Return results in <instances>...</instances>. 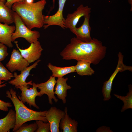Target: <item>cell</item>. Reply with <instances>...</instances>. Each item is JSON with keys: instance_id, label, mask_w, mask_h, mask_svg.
Returning a JSON list of instances; mask_svg holds the SVG:
<instances>
[{"instance_id": "cell-1", "label": "cell", "mask_w": 132, "mask_h": 132, "mask_svg": "<svg viewBox=\"0 0 132 132\" xmlns=\"http://www.w3.org/2000/svg\"><path fill=\"white\" fill-rule=\"evenodd\" d=\"M106 49L102 42L97 39L84 42L74 37L60 52V55L66 60L83 61L96 65L105 56Z\"/></svg>"}, {"instance_id": "cell-2", "label": "cell", "mask_w": 132, "mask_h": 132, "mask_svg": "<svg viewBox=\"0 0 132 132\" xmlns=\"http://www.w3.org/2000/svg\"><path fill=\"white\" fill-rule=\"evenodd\" d=\"M46 2V0H40L31 4L19 2L14 4L12 9L29 29L39 28L44 25V15L43 14V11Z\"/></svg>"}, {"instance_id": "cell-3", "label": "cell", "mask_w": 132, "mask_h": 132, "mask_svg": "<svg viewBox=\"0 0 132 132\" xmlns=\"http://www.w3.org/2000/svg\"><path fill=\"white\" fill-rule=\"evenodd\" d=\"M6 96L12 101L14 105L16 115V122L13 132L15 131L23 123L32 120H41L47 122L45 115L46 111H37L26 107L17 97L16 92L11 88L6 92Z\"/></svg>"}, {"instance_id": "cell-4", "label": "cell", "mask_w": 132, "mask_h": 132, "mask_svg": "<svg viewBox=\"0 0 132 132\" xmlns=\"http://www.w3.org/2000/svg\"><path fill=\"white\" fill-rule=\"evenodd\" d=\"M13 16L15 29L11 37L12 42L19 38H23L30 43L37 41L40 36L39 32L36 30L32 31L29 29L25 25L20 16L15 12Z\"/></svg>"}, {"instance_id": "cell-5", "label": "cell", "mask_w": 132, "mask_h": 132, "mask_svg": "<svg viewBox=\"0 0 132 132\" xmlns=\"http://www.w3.org/2000/svg\"><path fill=\"white\" fill-rule=\"evenodd\" d=\"M118 61L116 68L109 79L105 82L102 88V93L104 101L109 100L111 98V93L112 90V86L113 80L118 73L126 70L132 72V67L125 65L123 62L124 56L120 52L118 54Z\"/></svg>"}, {"instance_id": "cell-6", "label": "cell", "mask_w": 132, "mask_h": 132, "mask_svg": "<svg viewBox=\"0 0 132 132\" xmlns=\"http://www.w3.org/2000/svg\"><path fill=\"white\" fill-rule=\"evenodd\" d=\"M91 8L88 6L80 5L76 10L71 13H68L65 19L64 22L66 28H68L74 34L76 25L80 18L90 14Z\"/></svg>"}, {"instance_id": "cell-7", "label": "cell", "mask_w": 132, "mask_h": 132, "mask_svg": "<svg viewBox=\"0 0 132 132\" xmlns=\"http://www.w3.org/2000/svg\"><path fill=\"white\" fill-rule=\"evenodd\" d=\"M33 87L29 88L30 86L29 85H25L19 86L16 88H19L21 91L20 96H18V98L24 104L27 103L30 107L32 106L37 109L39 108L36 104L35 99L36 97H41V95L37 90V88L33 85Z\"/></svg>"}, {"instance_id": "cell-8", "label": "cell", "mask_w": 132, "mask_h": 132, "mask_svg": "<svg viewBox=\"0 0 132 132\" xmlns=\"http://www.w3.org/2000/svg\"><path fill=\"white\" fill-rule=\"evenodd\" d=\"M14 43L22 56L29 63L39 60L41 57L43 49L38 41L31 43L29 46L24 49L19 47L17 41Z\"/></svg>"}, {"instance_id": "cell-9", "label": "cell", "mask_w": 132, "mask_h": 132, "mask_svg": "<svg viewBox=\"0 0 132 132\" xmlns=\"http://www.w3.org/2000/svg\"><path fill=\"white\" fill-rule=\"evenodd\" d=\"M67 0H58V9L55 14L50 16H44V29L52 25H57L64 29L66 28L64 22L65 18L63 15L64 5Z\"/></svg>"}, {"instance_id": "cell-10", "label": "cell", "mask_w": 132, "mask_h": 132, "mask_svg": "<svg viewBox=\"0 0 132 132\" xmlns=\"http://www.w3.org/2000/svg\"><path fill=\"white\" fill-rule=\"evenodd\" d=\"M29 64L22 56L19 50L13 49L6 66L12 73L16 70L20 72L22 71L28 67Z\"/></svg>"}, {"instance_id": "cell-11", "label": "cell", "mask_w": 132, "mask_h": 132, "mask_svg": "<svg viewBox=\"0 0 132 132\" xmlns=\"http://www.w3.org/2000/svg\"><path fill=\"white\" fill-rule=\"evenodd\" d=\"M65 112L55 107H52L46 111L45 118L49 123L50 132H59V125L61 119L65 115Z\"/></svg>"}, {"instance_id": "cell-12", "label": "cell", "mask_w": 132, "mask_h": 132, "mask_svg": "<svg viewBox=\"0 0 132 132\" xmlns=\"http://www.w3.org/2000/svg\"><path fill=\"white\" fill-rule=\"evenodd\" d=\"M56 82L55 78L51 76L49 79L44 82L36 84L33 82L32 85H34L40 89L39 92L42 96L44 94H46L48 97L49 103L52 105L53 103L52 101V99L56 103L58 101V99L54 95V87Z\"/></svg>"}, {"instance_id": "cell-13", "label": "cell", "mask_w": 132, "mask_h": 132, "mask_svg": "<svg viewBox=\"0 0 132 132\" xmlns=\"http://www.w3.org/2000/svg\"><path fill=\"white\" fill-rule=\"evenodd\" d=\"M40 60H37L31 66L27 67L22 71H21L20 74L18 75L17 73L14 72L13 75L15 78L8 82L10 84L14 86L15 88L20 86L25 85H32V81L28 82H26V80L28 77L30 75V72L33 68H35L38 65V63L40 61Z\"/></svg>"}, {"instance_id": "cell-14", "label": "cell", "mask_w": 132, "mask_h": 132, "mask_svg": "<svg viewBox=\"0 0 132 132\" xmlns=\"http://www.w3.org/2000/svg\"><path fill=\"white\" fill-rule=\"evenodd\" d=\"M90 15L84 16V20L82 25L76 28L74 34L77 39L84 42L91 41L92 39L90 35L91 29L89 23Z\"/></svg>"}, {"instance_id": "cell-15", "label": "cell", "mask_w": 132, "mask_h": 132, "mask_svg": "<svg viewBox=\"0 0 132 132\" xmlns=\"http://www.w3.org/2000/svg\"><path fill=\"white\" fill-rule=\"evenodd\" d=\"M15 29L14 25L9 26L0 23V43L9 48L13 47L11 37Z\"/></svg>"}, {"instance_id": "cell-16", "label": "cell", "mask_w": 132, "mask_h": 132, "mask_svg": "<svg viewBox=\"0 0 132 132\" xmlns=\"http://www.w3.org/2000/svg\"><path fill=\"white\" fill-rule=\"evenodd\" d=\"M68 79L67 77L65 78L63 77L58 78L55 89L54 94L57 95V98L61 100L64 104L66 102V98L67 96V90L72 88L67 83Z\"/></svg>"}, {"instance_id": "cell-17", "label": "cell", "mask_w": 132, "mask_h": 132, "mask_svg": "<svg viewBox=\"0 0 132 132\" xmlns=\"http://www.w3.org/2000/svg\"><path fill=\"white\" fill-rule=\"evenodd\" d=\"M65 115L60 121L59 127L63 132H77L78 123L74 119L70 118L67 112V107L64 109Z\"/></svg>"}, {"instance_id": "cell-18", "label": "cell", "mask_w": 132, "mask_h": 132, "mask_svg": "<svg viewBox=\"0 0 132 132\" xmlns=\"http://www.w3.org/2000/svg\"><path fill=\"white\" fill-rule=\"evenodd\" d=\"M16 122L15 111L11 109L7 115L4 118L0 119V132H9L13 129Z\"/></svg>"}, {"instance_id": "cell-19", "label": "cell", "mask_w": 132, "mask_h": 132, "mask_svg": "<svg viewBox=\"0 0 132 132\" xmlns=\"http://www.w3.org/2000/svg\"><path fill=\"white\" fill-rule=\"evenodd\" d=\"M14 11L0 1V23L9 25L14 22Z\"/></svg>"}, {"instance_id": "cell-20", "label": "cell", "mask_w": 132, "mask_h": 132, "mask_svg": "<svg viewBox=\"0 0 132 132\" xmlns=\"http://www.w3.org/2000/svg\"><path fill=\"white\" fill-rule=\"evenodd\" d=\"M47 66L52 73V76L58 78L75 71V66L64 67H57L49 63Z\"/></svg>"}, {"instance_id": "cell-21", "label": "cell", "mask_w": 132, "mask_h": 132, "mask_svg": "<svg viewBox=\"0 0 132 132\" xmlns=\"http://www.w3.org/2000/svg\"><path fill=\"white\" fill-rule=\"evenodd\" d=\"M91 64L88 62L79 60L75 66V71L81 76H91L95 71L90 67Z\"/></svg>"}, {"instance_id": "cell-22", "label": "cell", "mask_w": 132, "mask_h": 132, "mask_svg": "<svg viewBox=\"0 0 132 132\" xmlns=\"http://www.w3.org/2000/svg\"><path fill=\"white\" fill-rule=\"evenodd\" d=\"M129 92L125 96H122L115 94L114 96L122 101L124 105L121 110L122 112L129 109L132 108V86L131 84L128 86Z\"/></svg>"}, {"instance_id": "cell-23", "label": "cell", "mask_w": 132, "mask_h": 132, "mask_svg": "<svg viewBox=\"0 0 132 132\" xmlns=\"http://www.w3.org/2000/svg\"><path fill=\"white\" fill-rule=\"evenodd\" d=\"M13 77V74L10 72L0 61V80L8 81Z\"/></svg>"}, {"instance_id": "cell-24", "label": "cell", "mask_w": 132, "mask_h": 132, "mask_svg": "<svg viewBox=\"0 0 132 132\" xmlns=\"http://www.w3.org/2000/svg\"><path fill=\"white\" fill-rule=\"evenodd\" d=\"M37 128L36 123L28 124L25 123L22 124L15 132H35Z\"/></svg>"}, {"instance_id": "cell-25", "label": "cell", "mask_w": 132, "mask_h": 132, "mask_svg": "<svg viewBox=\"0 0 132 132\" xmlns=\"http://www.w3.org/2000/svg\"><path fill=\"white\" fill-rule=\"evenodd\" d=\"M35 122L37 128L35 132H50V126L48 122H44L41 120H36Z\"/></svg>"}, {"instance_id": "cell-26", "label": "cell", "mask_w": 132, "mask_h": 132, "mask_svg": "<svg viewBox=\"0 0 132 132\" xmlns=\"http://www.w3.org/2000/svg\"><path fill=\"white\" fill-rule=\"evenodd\" d=\"M4 81L2 82L0 80V88L5 87L6 83L3 84ZM12 106L11 104L9 102H6L0 99V110L4 111L6 112L8 111V108Z\"/></svg>"}, {"instance_id": "cell-27", "label": "cell", "mask_w": 132, "mask_h": 132, "mask_svg": "<svg viewBox=\"0 0 132 132\" xmlns=\"http://www.w3.org/2000/svg\"><path fill=\"white\" fill-rule=\"evenodd\" d=\"M7 49L5 45L0 43V61L3 60L8 55Z\"/></svg>"}, {"instance_id": "cell-28", "label": "cell", "mask_w": 132, "mask_h": 132, "mask_svg": "<svg viewBox=\"0 0 132 132\" xmlns=\"http://www.w3.org/2000/svg\"><path fill=\"white\" fill-rule=\"evenodd\" d=\"M26 0H6L5 5L8 8L11 9L12 5L15 3L19 2H25Z\"/></svg>"}, {"instance_id": "cell-29", "label": "cell", "mask_w": 132, "mask_h": 132, "mask_svg": "<svg viewBox=\"0 0 132 132\" xmlns=\"http://www.w3.org/2000/svg\"><path fill=\"white\" fill-rule=\"evenodd\" d=\"M96 132H113L108 127L103 126L97 129Z\"/></svg>"}, {"instance_id": "cell-30", "label": "cell", "mask_w": 132, "mask_h": 132, "mask_svg": "<svg viewBox=\"0 0 132 132\" xmlns=\"http://www.w3.org/2000/svg\"><path fill=\"white\" fill-rule=\"evenodd\" d=\"M34 0H26L25 2L28 4H31L33 3Z\"/></svg>"}, {"instance_id": "cell-31", "label": "cell", "mask_w": 132, "mask_h": 132, "mask_svg": "<svg viewBox=\"0 0 132 132\" xmlns=\"http://www.w3.org/2000/svg\"><path fill=\"white\" fill-rule=\"evenodd\" d=\"M128 2L131 5V8L130 9V11H132V0H128Z\"/></svg>"}, {"instance_id": "cell-32", "label": "cell", "mask_w": 132, "mask_h": 132, "mask_svg": "<svg viewBox=\"0 0 132 132\" xmlns=\"http://www.w3.org/2000/svg\"><path fill=\"white\" fill-rule=\"evenodd\" d=\"M5 0H0V1H1L5 3V2H6Z\"/></svg>"}]
</instances>
